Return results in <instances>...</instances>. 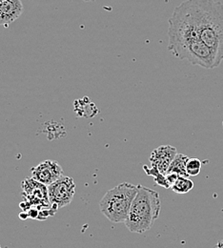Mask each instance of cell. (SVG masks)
Wrapping results in <instances>:
<instances>
[{
	"instance_id": "1",
	"label": "cell",
	"mask_w": 223,
	"mask_h": 248,
	"mask_svg": "<svg viewBox=\"0 0 223 248\" xmlns=\"http://www.w3.org/2000/svg\"><path fill=\"white\" fill-rule=\"evenodd\" d=\"M168 23V50L175 58L205 69L219 67L213 53L198 34L189 0L174 10Z\"/></svg>"
},
{
	"instance_id": "2",
	"label": "cell",
	"mask_w": 223,
	"mask_h": 248,
	"mask_svg": "<svg viewBox=\"0 0 223 248\" xmlns=\"http://www.w3.org/2000/svg\"><path fill=\"white\" fill-rule=\"evenodd\" d=\"M189 3L198 34L220 66L223 62V4L215 0H189Z\"/></svg>"
},
{
	"instance_id": "3",
	"label": "cell",
	"mask_w": 223,
	"mask_h": 248,
	"mask_svg": "<svg viewBox=\"0 0 223 248\" xmlns=\"http://www.w3.org/2000/svg\"><path fill=\"white\" fill-rule=\"evenodd\" d=\"M161 202L157 191L138 186V192L132 203L127 219L124 222L129 231L142 234L150 230L160 217Z\"/></svg>"
},
{
	"instance_id": "4",
	"label": "cell",
	"mask_w": 223,
	"mask_h": 248,
	"mask_svg": "<svg viewBox=\"0 0 223 248\" xmlns=\"http://www.w3.org/2000/svg\"><path fill=\"white\" fill-rule=\"evenodd\" d=\"M137 192L138 186L129 183L110 189L99 202L101 213L112 222H125Z\"/></svg>"
},
{
	"instance_id": "5",
	"label": "cell",
	"mask_w": 223,
	"mask_h": 248,
	"mask_svg": "<svg viewBox=\"0 0 223 248\" xmlns=\"http://www.w3.org/2000/svg\"><path fill=\"white\" fill-rule=\"evenodd\" d=\"M48 187V197L55 211L69 205L75 195V184L71 177L63 176Z\"/></svg>"
},
{
	"instance_id": "6",
	"label": "cell",
	"mask_w": 223,
	"mask_h": 248,
	"mask_svg": "<svg viewBox=\"0 0 223 248\" xmlns=\"http://www.w3.org/2000/svg\"><path fill=\"white\" fill-rule=\"evenodd\" d=\"M21 187L23 190L22 196L25 200L24 202L29 204L30 207H35L39 211V218L41 212H43V210H41V207L53 209L48 197V187H46V186L36 182L32 178H27L21 183Z\"/></svg>"
},
{
	"instance_id": "7",
	"label": "cell",
	"mask_w": 223,
	"mask_h": 248,
	"mask_svg": "<svg viewBox=\"0 0 223 248\" xmlns=\"http://www.w3.org/2000/svg\"><path fill=\"white\" fill-rule=\"evenodd\" d=\"M31 172L33 180L46 186H51L64 176L63 169L60 164L51 159L42 161L32 167Z\"/></svg>"
},
{
	"instance_id": "8",
	"label": "cell",
	"mask_w": 223,
	"mask_h": 248,
	"mask_svg": "<svg viewBox=\"0 0 223 248\" xmlns=\"http://www.w3.org/2000/svg\"><path fill=\"white\" fill-rule=\"evenodd\" d=\"M177 155L178 151L176 147L171 145H162L151 153L150 162L152 166L159 169L160 173L166 175L172 161Z\"/></svg>"
},
{
	"instance_id": "9",
	"label": "cell",
	"mask_w": 223,
	"mask_h": 248,
	"mask_svg": "<svg viewBox=\"0 0 223 248\" xmlns=\"http://www.w3.org/2000/svg\"><path fill=\"white\" fill-rule=\"evenodd\" d=\"M24 8L21 0H6L0 3V26L8 27L22 14Z\"/></svg>"
},
{
	"instance_id": "10",
	"label": "cell",
	"mask_w": 223,
	"mask_h": 248,
	"mask_svg": "<svg viewBox=\"0 0 223 248\" xmlns=\"http://www.w3.org/2000/svg\"><path fill=\"white\" fill-rule=\"evenodd\" d=\"M189 158L188 155L178 154L172 161L167 173H176L180 177L189 178V175L186 172V164Z\"/></svg>"
},
{
	"instance_id": "11",
	"label": "cell",
	"mask_w": 223,
	"mask_h": 248,
	"mask_svg": "<svg viewBox=\"0 0 223 248\" xmlns=\"http://www.w3.org/2000/svg\"><path fill=\"white\" fill-rule=\"evenodd\" d=\"M193 182L189 178L179 176L177 182L172 186L171 189L178 195H185L191 191L193 188Z\"/></svg>"
},
{
	"instance_id": "12",
	"label": "cell",
	"mask_w": 223,
	"mask_h": 248,
	"mask_svg": "<svg viewBox=\"0 0 223 248\" xmlns=\"http://www.w3.org/2000/svg\"><path fill=\"white\" fill-rule=\"evenodd\" d=\"M143 170L146 172V174L148 176H151L154 178V181L155 183L158 185V186H161V187H164L166 189H169L171 188L170 185L168 184L167 182V179H166V175H163L162 173H160L158 168L152 166L151 168H149L148 166L144 165L143 166Z\"/></svg>"
},
{
	"instance_id": "13",
	"label": "cell",
	"mask_w": 223,
	"mask_h": 248,
	"mask_svg": "<svg viewBox=\"0 0 223 248\" xmlns=\"http://www.w3.org/2000/svg\"><path fill=\"white\" fill-rule=\"evenodd\" d=\"M202 163L203 162L196 157H190L188 159L186 164V172L189 177H195L200 174Z\"/></svg>"
},
{
	"instance_id": "14",
	"label": "cell",
	"mask_w": 223,
	"mask_h": 248,
	"mask_svg": "<svg viewBox=\"0 0 223 248\" xmlns=\"http://www.w3.org/2000/svg\"><path fill=\"white\" fill-rule=\"evenodd\" d=\"M178 175L176 174V173H167L166 174V179H167V182L168 184L170 185V186L172 187V186L177 182V180L178 179Z\"/></svg>"
},
{
	"instance_id": "15",
	"label": "cell",
	"mask_w": 223,
	"mask_h": 248,
	"mask_svg": "<svg viewBox=\"0 0 223 248\" xmlns=\"http://www.w3.org/2000/svg\"><path fill=\"white\" fill-rule=\"evenodd\" d=\"M214 248H223V240H221L217 243V245L214 247Z\"/></svg>"
},
{
	"instance_id": "16",
	"label": "cell",
	"mask_w": 223,
	"mask_h": 248,
	"mask_svg": "<svg viewBox=\"0 0 223 248\" xmlns=\"http://www.w3.org/2000/svg\"><path fill=\"white\" fill-rule=\"evenodd\" d=\"M83 1H85V2H94L96 0H83Z\"/></svg>"
},
{
	"instance_id": "17",
	"label": "cell",
	"mask_w": 223,
	"mask_h": 248,
	"mask_svg": "<svg viewBox=\"0 0 223 248\" xmlns=\"http://www.w3.org/2000/svg\"><path fill=\"white\" fill-rule=\"evenodd\" d=\"M4 1H6V0H0V3H1V2H4Z\"/></svg>"
},
{
	"instance_id": "18",
	"label": "cell",
	"mask_w": 223,
	"mask_h": 248,
	"mask_svg": "<svg viewBox=\"0 0 223 248\" xmlns=\"http://www.w3.org/2000/svg\"></svg>"
}]
</instances>
